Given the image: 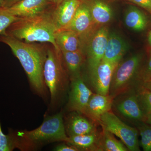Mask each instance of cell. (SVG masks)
<instances>
[{"instance_id": "obj_21", "label": "cell", "mask_w": 151, "mask_h": 151, "mask_svg": "<svg viewBox=\"0 0 151 151\" xmlns=\"http://www.w3.org/2000/svg\"><path fill=\"white\" fill-rule=\"evenodd\" d=\"M89 5L92 19L95 24L103 25L111 21L113 12L106 3L99 0L93 1Z\"/></svg>"}, {"instance_id": "obj_11", "label": "cell", "mask_w": 151, "mask_h": 151, "mask_svg": "<svg viewBox=\"0 0 151 151\" xmlns=\"http://www.w3.org/2000/svg\"><path fill=\"white\" fill-rule=\"evenodd\" d=\"M48 0H21L7 8H4L19 18L29 17L43 13L54 6Z\"/></svg>"}, {"instance_id": "obj_28", "label": "cell", "mask_w": 151, "mask_h": 151, "mask_svg": "<svg viewBox=\"0 0 151 151\" xmlns=\"http://www.w3.org/2000/svg\"><path fill=\"white\" fill-rule=\"evenodd\" d=\"M129 1L145 9L151 14V0H129Z\"/></svg>"}, {"instance_id": "obj_14", "label": "cell", "mask_w": 151, "mask_h": 151, "mask_svg": "<svg viewBox=\"0 0 151 151\" xmlns=\"http://www.w3.org/2000/svg\"><path fill=\"white\" fill-rule=\"evenodd\" d=\"M68 137L91 134L98 131L97 123L84 114L72 111L65 119L64 123Z\"/></svg>"}, {"instance_id": "obj_8", "label": "cell", "mask_w": 151, "mask_h": 151, "mask_svg": "<svg viewBox=\"0 0 151 151\" xmlns=\"http://www.w3.org/2000/svg\"><path fill=\"white\" fill-rule=\"evenodd\" d=\"M109 32L108 27L103 26L90 36L84 45L90 74L103 60L108 43Z\"/></svg>"}, {"instance_id": "obj_24", "label": "cell", "mask_w": 151, "mask_h": 151, "mask_svg": "<svg viewBox=\"0 0 151 151\" xmlns=\"http://www.w3.org/2000/svg\"><path fill=\"white\" fill-rule=\"evenodd\" d=\"M18 145L16 131L9 129L8 134H5L0 122V151H12L18 149Z\"/></svg>"}, {"instance_id": "obj_5", "label": "cell", "mask_w": 151, "mask_h": 151, "mask_svg": "<svg viewBox=\"0 0 151 151\" xmlns=\"http://www.w3.org/2000/svg\"><path fill=\"white\" fill-rule=\"evenodd\" d=\"M142 60V55L137 53L119 63L113 73L109 94L116 97L140 84Z\"/></svg>"}, {"instance_id": "obj_16", "label": "cell", "mask_w": 151, "mask_h": 151, "mask_svg": "<svg viewBox=\"0 0 151 151\" xmlns=\"http://www.w3.org/2000/svg\"><path fill=\"white\" fill-rule=\"evenodd\" d=\"M65 142L75 147L78 151H103L102 132L68 137Z\"/></svg>"}, {"instance_id": "obj_22", "label": "cell", "mask_w": 151, "mask_h": 151, "mask_svg": "<svg viewBox=\"0 0 151 151\" xmlns=\"http://www.w3.org/2000/svg\"><path fill=\"white\" fill-rule=\"evenodd\" d=\"M102 147L103 151H129L122 141L117 140L113 134L103 128L102 131Z\"/></svg>"}, {"instance_id": "obj_26", "label": "cell", "mask_w": 151, "mask_h": 151, "mask_svg": "<svg viewBox=\"0 0 151 151\" xmlns=\"http://www.w3.org/2000/svg\"><path fill=\"white\" fill-rule=\"evenodd\" d=\"M18 18L4 8L0 9V36L6 34L8 28Z\"/></svg>"}, {"instance_id": "obj_6", "label": "cell", "mask_w": 151, "mask_h": 151, "mask_svg": "<svg viewBox=\"0 0 151 151\" xmlns=\"http://www.w3.org/2000/svg\"><path fill=\"white\" fill-rule=\"evenodd\" d=\"M99 124L118 137L129 151H140L137 129L127 125L111 111L101 117Z\"/></svg>"}, {"instance_id": "obj_7", "label": "cell", "mask_w": 151, "mask_h": 151, "mask_svg": "<svg viewBox=\"0 0 151 151\" xmlns=\"http://www.w3.org/2000/svg\"><path fill=\"white\" fill-rule=\"evenodd\" d=\"M135 88L115 97L112 108L123 118L136 124L145 122L147 117L140 106Z\"/></svg>"}, {"instance_id": "obj_27", "label": "cell", "mask_w": 151, "mask_h": 151, "mask_svg": "<svg viewBox=\"0 0 151 151\" xmlns=\"http://www.w3.org/2000/svg\"><path fill=\"white\" fill-rule=\"evenodd\" d=\"M151 80V53L145 65L142 68L140 75V83Z\"/></svg>"}, {"instance_id": "obj_19", "label": "cell", "mask_w": 151, "mask_h": 151, "mask_svg": "<svg viewBox=\"0 0 151 151\" xmlns=\"http://www.w3.org/2000/svg\"><path fill=\"white\" fill-rule=\"evenodd\" d=\"M61 53L65 68L70 74V78L81 75V67L86 57L85 51L83 50H79L75 51L61 52Z\"/></svg>"}, {"instance_id": "obj_32", "label": "cell", "mask_w": 151, "mask_h": 151, "mask_svg": "<svg viewBox=\"0 0 151 151\" xmlns=\"http://www.w3.org/2000/svg\"><path fill=\"white\" fill-rule=\"evenodd\" d=\"M51 4L54 6H56L61 2L63 0H48Z\"/></svg>"}, {"instance_id": "obj_13", "label": "cell", "mask_w": 151, "mask_h": 151, "mask_svg": "<svg viewBox=\"0 0 151 151\" xmlns=\"http://www.w3.org/2000/svg\"><path fill=\"white\" fill-rule=\"evenodd\" d=\"M84 0H63L54 6L51 16L57 31L64 29L69 25L76 11Z\"/></svg>"}, {"instance_id": "obj_29", "label": "cell", "mask_w": 151, "mask_h": 151, "mask_svg": "<svg viewBox=\"0 0 151 151\" xmlns=\"http://www.w3.org/2000/svg\"><path fill=\"white\" fill-rule=\"evenodd\" d=\"M54 151H78L75 147L67 143L59 144L55 148Z\"/></svg>"}, {"instance_id": "obj_20", "label": "cell", "mask_w": 151, "mask_h": 151, "mask_svg": "<svg viewBox=\"0 0 151 151\" xmlns=\"http://www.w3.org/2000/svg\"><path fill=\"white\" fill-rule=\"evenodd\" d=\"M124 22L127 27L136 32H142L147 28L148 20L145 14L139 9L130 6L125 14Z\"/></svg>"}, {"instance_id": "obj_23", "label": "cell", "mask_w": 151, "mask_h": 151, "mask_svg": "<svg viewBox=\"0 0 151 151\" xmlns=\"http://www.w3.org/2000/svg\"><path fill=\"white\" fill-rule=\"evenodd\" d=\"M136 93L139 104L144 115H151V91L140 84L136 86Z\"/></svg>"}, {"instance_id": "obj_17", "label": "cell", "mask_w": 151, "mask_h": 151, "mask_svg": "<svg viewBox=\"0 0 151 151\" xmlns=\"http://www.w3.org/2000/svg\"><path fill=\"white\" fill-rule=\"evenodd\" d=\"M55 38L57 46L61 52L84 50V44L81 37L71 30L65 29L57 31Z\"/></svg>"}, {"instance_id": "obj_35", "label": "cell", "mask_w": 151, "mask_h": 151, "mask_svg": "<svg viewBox=\"0 0 151 151\" xmlns=\"http://www.w3.org/2000/svg\"><path fill=\"white\" fill-rule=\"evenodd\" d=\"M5 0H0V9L2 8L4 4Z\"/></svg>"}, {"instance_id": "obj_30", "label": "cell", "mask_w": 151, "mask_h": 151, "mask_svg": "<svg viewBox=\"0 0 151 151\" xmlns=\"http://www.w3.org/2000/svg\"><path fill=\"white\" fill-rule=\"evenodd\" d=\"M21 0H5L3 8H7Z\"/></svg>"}, {"instance_id": "obj_2", "label": "cell", "mask_w": 151, "mask_h": 151, "mask_svg": "<svg viewBox=\"0 0 151 151\" xmlns=\"http://www.w3.org/2000/svg\"><path fill=\"white\" fill-rule=\"evenodd\" d=\"M52 8L35 16L18 19L8 28L6 34L29 43L47 42L59 49L55 38L57 30L52 18Z\"/></svg>"}, {"instance_id": "obj_25", "label": "cell", "mask_w": 151, "mask_h": 151, "mask_svg": "<svg viewBox=\"0 0 151 151\" xmlns=\"http://www.w3.org/2000/svg\"><path fill=\"white\" fill-rule=\"evenodd\" d=\"M141 137L140 146L143 151H151V125L145 122L135 124Z\"/></svg>"}, {"instance_id": "obj_10", "label": "cell", "mask_w": 151, "mask_h": 151, "mask_svg": "<svg viewBox=\"0 0 151 151\" xmlns=\"http://www.w3.org/2000/svg\"><path fill=\"white\" fill-rule=\"evenodd\" d=\"M94 24L89 4L84 1L78 8L71 22L65 29L71 30L78 34L84 45L90 35L92 34Z\"/></svg>"}, {"instance_id": "obj_4", "label": "cell", "mask_w": 151, "mask_h": 151, "mask_svg": "<svg viewBox=\"0 0 151 151\" xmlns=\"http://www.w3.org/2000/svg\"><path fill=\"white\" fill-rule=\"evenodd\" d=\"M67 69L60 50L50 44L47 46V55L43 69L45 83L50 95V103L56 105L64 94L68 84Z\"/></svg>"}, {"instance_id": "obj_15", "label": "cell", "mask_w": 151, "mask_h": 151, "mask_svg": "<svg viewBox=\"0 0 151 151\" xmlns=\"http://www.w3.org/2000/svg\"><path fill=\"white\" fill-rule=\"evenodd\" d=\"M114 98L109 94L93 93L82 114L99 124L101 117L111 111Z\"/></svg>"}, {"instance_id": "obj_18", "label": "cell", "mask_w": 151, "mask_h": 151, "mask_svg": "<svg viewBox=\"0 0 151 151\" xmlns=\"http://www.w3.org/2000/svg\"><path fill=\"white\" fill-rule=\"evenodd\" d=\"M128 45L116 33H109L108 43L102 61L119 63L128 50Z\"/></svg>"}, {"instance_id": "obj_33", "label": "cell", "mask_w": 151, "mask_h": 151, "mask_svg": "<svg viewBox=\"0 0 151 151\" xmlns=\"http://www.w3.org/2000/svg\"><path fill=\"white\" fill-rule=\"evenodd\" d=\"M145 123L151 125V115L147 116L146 118Z\"/></svg>"}, {"instance_id": "obj_12", "label": "cell", "mask_w": 151, "mask_h": 151, "mask_svg": "<svg viewBox=\"0 0 151 151\" xmlns=\"http://www.w3.org/2000/svg\"><path fill=\"white\" fill-rule=\"evenodd\" d=\"M119 63L102 61L90 74L92 86L96 93L103 95L109 94L113 73Z\"/></svg>"}, {"instance_id": "obj_3", "label": "cell", "mask_w": 151, "mask_h": 151, "mask_svg": "<svg viewBox=\"0 0 151 151\" xmlns=\"http://www.w3.org/2000/svg\"><path fill=\"white\" fill-rule=\"evenodd\" d=\"M16 133L18 149L21 151L34 150L47 143L65 142L68 137L61 113L47 117L35 129L18 131Z\"/></svg>"}, {"instance_id": "obj_1", "label": "cell", "mask_w": 151, "mask_h": 151, "mask_svg": "<svg viewBox=\"0 0 151 151\" xmlns=\"http://www.w3.org/2000/svg\"><path fill=\"white\" fill-rule=\"evenodd\" d=\"M0 42L10 48L24 69L33 89L40 96L44 97L46 86L43 69L48 45L25 42L6 34L0 36Z\"/></svg>"}, {"instance_id": "obj_9", "label": "cell", "mask_w": 151, "mask_h": 151, "mask_svg": "<svg viewBox=\"0 0 151 151\" xmlns=\"http://www.w3.org/2000/svg\"><path fill=\"white\" fill-rule=\"evenodd\" d=\"M70 79L71 84L68 109L71 112L82 113L93 93L85 84L81 74Z\"/></svg>"}, {"instance_id": "obj_34", "label": "cell", "mask_w": 151, "mask_h": 151, "mask_svg": "<svg viewBox=\"0 0 151 151\" xmlns=\"http://www.w3.org/2000/svg\"><path fill=\"white\" fill-rule=\"evenodd\" d=\"M148 42L150 45L151 46V30L149 32L148 37Z\"/></svg>"}, {"instance_id": "obj_31", "label": "cell", "mask_w": 151, "mask_h": 151, "mask_svg": "<svg viewBox=\"0 0 151 151\" xmlns=\"http://www.w3.org/2000/svg\"><path fill=\"white\" fill-rule=\"evenodd\" d=\"M142 85H143L144 87H145L147 89L151 91V80L147 81V82H144V83H140Z\"/></svg>"}]
</instances>
